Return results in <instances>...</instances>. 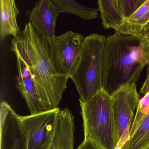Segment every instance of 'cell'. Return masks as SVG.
Masks as SVG:
<instances>
[{"label": "cell", "mask_w": 149, "mask_h": 149, "mask_svg": "<svg viewBox=\"0 0 149 149\" xmlns=\"http://www.w3.org/2000/svg\"><path fill=\"white\" fill-rule=\"evenodd\" d=\"M11 49L29 68L44 111L58 108L69 77L56 73L50 61L49 45L30 22L12 40Z\"/></svg>", "instance_id": "6da1fadb"}, {"label": "cell", "mask_w": 149, "mask_h": 149, "mask_svg": "<svg viewBox=\"0 0 149 149\" xmlns=\"http://www.w3.org/2000/svg\"><path fill=\"white\" fill-rule=\"evenodd\" d=\"M149 65V39L116 33L108 36L104 51L103 89L111 95L125 84H136Z\"/></svg>", "instance_id": "7a4b0ae2"}, {"label": "cell", "mask_w": 149, "mask_h": 149, "mask_svg": "<svg viewBox=\"0 0 149 149\" xmlns=\"http://www.w3.org/2000/svg\"><path fill=\"white\" fill-rule=\"evenodd\" d=\"M106 37L94 33L85 37L75 67L70 76L85 102L102 89V71Z\"/></svg>", "instance_id": "3957f363"}, {"label": "cell", "mask_w": 149, "mask_h": 149, "mask_svg": "<svg viewBox=\"0 0 149 149\" xmlns=\"http://www.w3.org/2000/svg\"><path fill=\"white\" fill-rule=\"evenodd\" d=\"M84 140L101 149H115V127L110 95L103 89L85 102L79 100Z\"/></svg>", "instance_id": "277c9868"}, {"label": "cell", "mask_w": 149, "mask_h": 149, "mask_svg": "<svg viewBox=\"0 0 149 149\" xmlns=\"http://www.w3.org/2000/svg\"><path fill=\"white\" fill-rule=\"evenodd\" d=\"M60 108L19 116L27 149H50L58 124Z\"/></svg>", "instance_id": "5b68a950"}, {"label": "cell", "mask_w": 149, "mask_h": 149, "mask_svg": "<svg viewBox=\"0 0 149 149\" xmlns=\"http://www.w3.org/2000/svg\"><path fill=\"white\" fill-rule=\"evenodd\" d=\"M85 39L81 34L71 31L55 37L49 45V57L57 74L70 77L75 67Z\"/></svg>", "instance_id": "8992f818"}, {"label": "cell", "mask_w": 149, "mask_h": 149, "mask_svg": "<svg viewBox=\"0 0 149 149\" xmlns=\"http://www.w3.org/2000/svg\"><path fill=\"white\" fill-rule=\"evenodd\" d=\"M110 96L117 146L125 131L130 130L134 111L139 102V95L136 84L132 83L122 86Z\"/></svg>", "instance_id": "52a82bcc"}, {"label": "cell", "mask_w": 149, "mask_h": 149, "mask_svg": "<svg viewBox=\"0 0 149 149\" xmlns=\"http://www.w3.org/2000/svg\"><path fill=\"white\" fill-rule=\"evenodd\" d=\"M0 108L1 149H27L19 115L5 101Z\"/></svg>", "instance_id": "ba28073f"}, {"label": "cell", "mask_w": 149, "mask_h": 149, "mask_svg": "<svg viewBox=\"0 0 149 149\" xmlns=\"http://www.w3.org/2000/svg\"><path fill=\"white\" fill-rule=\"evenodd\" d=\"M60 13L52 0H41L26 15L34 29L48 42L52 43L55 35L56 20Z\"/></svg>", "instance_id": "9c48e42d"}, {"label": "cell", "mask_w": 149, "mask_h": 149, "mask_svg": "<svg viewBox=\"0 0 149 149\" xmlns=\"http://www.w3.org/2000/svg\"><path fill=\"white\" fill-rule=\"evenodd\" d=\"M19 75L16 87L26 101L31 114L43 111L37 88L29 68L18 54L15 53Z\"/></svg>", "instance_id": "30bf717a"}, {"label": "cell", "mask_w": 149, "mask_h": 149, "mask_svg": "<svg viewBox=\"0 0 149 149\" xmlns=\"http://www.w3.org/2000/svg\"><path fill=\"white\" fill-rule=\"evenodd\" d=\"M74 118L68 108L61 110L55 136L50 149H74Z\"/></svg>", "instance_id": "8fae6325"}, {"label": "cell", "mask_w": 149, "mask_h": 149, "mask_svg": "<svg viewBox=\"0 0 149 149\" xmlns=\"http://www.w3.org/2000/svg\"><path fill=\"white\" fill-rule=\"evenodd\" d=\"M19 14L14 0L0 1V38L4 40L9 36L15 37L20 32L17 21Z\"/></svg>", "instance_id": "7c38bea8"}, {"label": "cell", "mask_w": 149, "mask_h": 149, "mask_svg": "<svg viewBox=\"0 0 149 149\" xmlns=\"http://www.w3.org/2000/svg\"><path fill=\"white\" fill-rule=\"evenodd\" d=\"M98 10L101 15L102 25L105 29L116 30L125 21L121 12L119 0H98Z\"/></svg>", "instance_id": "4fadbf2b"}, {"label": "cell", "mask_w": 149, "mask_h": 149, "mask_svg": "<svg viewBox=\"0 0 149 149\" xmlns=\"http://www.w3.org/2000/svg\"><path fill=\"white\" fill-rule=\"evenodd\" d=\"M149 22V0L139 8L130 18L125 20L116 33L124 35H141L145 27Z\"/></svg>", "instance_id": "5bb4252c"}, {"label": "cell", "mask_w": 149, "mask_h": 149, "mask_svg": "<svg viewBox=\"0 0 149 149\" xmlns=\"http://www.w3.org/2000/svg\"><path fill=\"white\" fill-rule=\"evenodd\" d=\"M61 13L74 15L84 20L94 19L98 16V9L81 6L72 0H52Z\"/></svg>", "instance_id": "9a60e30c"}, {"label": "cell", "mask_w": 149, "mask_h": 149, "mask_svg": "<svg viewBox=\"0 0 149 149\" xmlns=\"http://www.w3.org/2000/svg\"><path fill=\"white\" fill-rule=\"evenodd\" d=\"M122 149H149V114Z\"/></svg>", "instance_id": "2e32d148"}, {"label": "cell", "mask_w": 149, "mask_h": 149, "mask_svg": "<svg viewBox=\"0 0 149 149\" xmlns=\"http://www.w3.org/2000/svg\"><path fill=\"white\" fill-rule=\"evenodd\" d=\"M134 120L130 127V137L135 133L146 117L149 114V92L139 99Z\"/></svg>", "instance_id": "e0dca14e"}, {"label": "cell", "mask_w": 149, "mask_h": 149, "mask_svg": "<svg viewBox=\"0 0 149 149\" xmlns=\"http://www.w3.org/2000/svg\"><path fill=\"white\" fill-rule=\"evenodd\" d=\"M146 1V0H119L121 12L125 19L130 18Z\"/></svg>", "instance_id": "ac0fdd59"}, {"label": "cell", "mask_w": 149, "mask_h": 149, "mask_svg": "<svg viewBox=\"0 0 149 149\" xmlns=\"http://www.w3.org/2000/svg\"><path fill=\"white\" fill-rule=\"evenodd\" d=\"M77 149H101L92 141L84 140Z\"/></svg>", "instance_id": "d6986e66"}, {"label": "cell", "mask_w": 149, "mask_h": 149, "mask_svg": "<svg viewBox=\"0 0 149 149\" xmlns=\"http://www.w3.org/2000/svg\"><path fill=\"white\" fill-rule=\"evenodd\" d=\"M149 92V65L147 66V75L146 79L144 82L143 84V86L140 88L139 93L145 95L146 93Z\"/></svg>", "instance_id": "ffe728a7"}, {"label": "cell", "mask_w": 149, "mask_h": 149, "mask_svg": "<svg viewBox=\"0 0 149 149\" xmlns=\"http://www.w3.org/2000/svg\"><path fill=\"white\" fill-rule=\"evenodd\" d=\"M141 35L143 36L149 40V22L143 29Z\"/></svg>", "instance_id": "44dd1931"}]
</instances>
